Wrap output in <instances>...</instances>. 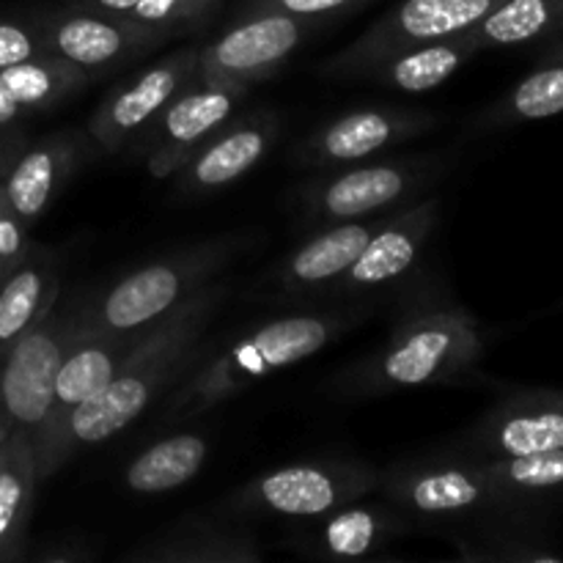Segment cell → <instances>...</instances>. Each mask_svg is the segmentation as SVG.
Returning a JSON list of instances; mask_svg holds the SVG:
<instances>
[{"label":"cell","instance_id":"d590c367","mask_svg":"<svg viewBox=\"0 0 563 563\" xmlns=\"http://www.w3.org/2000/svg\"><path fill=\"white\" fill-rule=\"evenodd\" d=\"M361 3H366V0H247L245 14L247 11H278V14L317 22L322 20V16L357 9Z\"/></svg>","mask_w":563,"mask_h":563},{"label":"cell","instance_id":"6da1fadb","mask_svg":"<svg viewBox=\"0 0 563 563\" xmlns=\"http://www.w3.org/2000/svg\"><path fill=\"white\" fill-rule=\"evenodd\" d=\"M225 297H229V284L212 280L137 339L108 388L75 407L47 440L38 454L42 482L60 471L82 449H91L124 432L163 390L185 377L214 311Z\"/></svg>","mask_w":563,"mask_h":563},{"label":"cell","instance_id":"8992f818","mask_svg":"<svg viewBox=\"0 0 563 563\" xmlns=\"http://www.w3.org/2000/svg\"><path fill=\"white\" fill-rule=\"evenodd\" d=\"M379 473L361 460H311L275 467L225 500L242 517L313 520L377 489Z\"/></svg>","mask_w":563,"mask_h":563},{"label":"cell","instance_id":"30bf717a","mask_svg":"<svg viewBox=\"0 0 563 563\" xmlns=\"http://www.w3.org/2000/svg\"><path fill=\"white\" fill-rule=\"evenodd\" d=\"M311 27L313 22L300 16L278 14V11H247L220 36L198 47L196 77L251 91V86L273 77L295 55Z\"/></svg>","mask_w":563,"mask_h":563},{"label":"cell","instance_id":"74e56055","mask_svg":"<svg viewBox=\"0 0 563 563\" xmlns=\"http://www.w3.org/2000/svg\"><path fill=\"white\" fill-rule=\"evenodd\" d=\"M11 432H14V429L9 427V421H5V416H3V412H0V460H3V451H5V445H9Z\"/></svg>","mask_w":563,"mask_h":563},{"label":"cell","instance_id":"277c9868","mask_svg":"<svg viewBox=\"0 0 563 563\" xmlns=\"http://www.w3.org/2000/svg\"><path fill=\"white\" fill-rule=\"evenodd\" d=\"M245 236H220L154 258L115 280L99 300L82 306L91 328L115 335H141L174 313L181 302L212 284L245 247Z\"/></svg>","mask_w":563,"mask_h":563},{"label":"cell","instance_id":"d6986e66","mask_svg":"<svg viewBox=\"0 0 563 563\" xmlns=\"http://www.w3.org/2000/svg\"><path fill=\"white\" fill-rule=\"evenodd\" d=\"M280 121L269 110L231 115L176 174V187L185 196H207L234 185L251 174L278 137Z\"/></svg>","mask_w":563,"mask_h":563},{"label":"cell","instance_id":"d4e9b609","mask_svg":"<svg viewBox=\"0 0 563 563\" xmlns=\"http://www.w3.org/2000/svg\"><path fill=\"white\" fill-rule=\"evenodd\" d=\"M38 476L36 451L31 440L11 432L0 460V561L25 559L27 522H31Z\"/></svg>","mask_w":563,"mask_h":563},{"label":"cell","instance_id":"603a6c76","mask_svg":"<svg viewBox=\"0 0 563 563\" xmlns=\"http://www.w3.org/2000/svg\"><path fill=\"white\" fill-rule=\"evenodd\" d=\"M482 53L471 31L456 36L434 38V42L416 44V47L399 49L388 58L368 66L357 80L377 82V86L396 88L405 93H423L443 86L456 75L471 58Z\"/></svg>","mask_w":563,"mask_h":563},{"label":"cell","instance_id":"f1b7e54d","mask_svg":"<svg viewBox=\"0 0 563 563\" xmlns=\"http://www.w3.org/2000/svg\"><path fill=\"white\" fill-rule=\"evenodd\" d=\"M91 77L77 66L55 58L53 53L38 58L22 60V64L0 69V86L27 110V113H47L60 108L80 91Z\"/></svg>","mask_w":563,"mask_h":563},{"label":"cell","instance_id":"5b68a950","mask_svg":"<svg viewBox=\"0 0 563 563\" xmlns=\"http://www.w3.org/2000/svg\"><path fill=\"white\" fill-rule=\"evenodd\" d=\"M82 306L58 308L55 302L0 361V412L14 432L42 445L55 401L60 361L80 328Z\"/></svg>","mask_w":563,"mask_h":563},{"label":"cell","instance_id":"8d00e7d4","mask_svg":"<svg viewBox=\"0 0 563 563\" xmlns=\"http://www.w3.org/2000/svg\"><path fill=\"white\" fill-rule=\"evenodd\" d=\"M33 559L47 561V563H69V561H93L97 555H93L82 542H64V548L55 544V550H42V553H36Z\"/></svg>","mask_w":563,"mask_h":563},{"label":"cell","instance_id":"f35d334b","mask_svg":"<svg viewBox=\"0 0 563 563\" xmlns=\"http://www.w3.org/2000/svg\"><path fill=\"white\" fill-rule=\"evenodd\" d=\"M553 311H563V302H559V306H555V308H553Z\"/></svg>","mask_w":563,"mask_h":563},{"label":"cell","instance_id":"8fae6325","mask_svg":"<svg viewBox=\"0 0 563 563\" xmlns=\"http://www.w3.org/2000/svg\"><path fill=\"white\" fill-rule=\"evenodd\" d=\"M247 88L229 82L192 80L170 99L163 113L152 121L137 152L146 159V168L154 179H170L179 174L181 165L236 113Z\"/></svg>","mask_w":563,"mask_h":563},{"label":"cell","instance_id":"2e32d148","mask_svg":"<svg viewBox=\"0 0 563 563\" xmlns=\"http://www.w3.org/2000/svg\"><path fill=\"white\" fill-rule=\"evenodd\" d=\"M438 220L440 201L434 196L407 203L405 209L390 214L388 223L368 240L350 269L324 286L322 295H366L405 278L421 258L423 245L432 236Z\"/></svg>","mask_w":563,"mask_h":563},{"label":"cell","instance_id":"4316f807","mask_svg":"<svg viewBox=\"0 0 563 563\" xmlns=\"http://www.w3.org/2000/svg\"><path fill=\"white\" fill-rule=\"evenodd\" d=\"M484 473L517 517L563 498V451L482 460Z\"/></svg>","mask_w":563,"mask_h":563},{"label":"cell","instance_id":"9c48e42d","mask_svg":"<svg viewBox=\"0 0 563 563\" xmlns=\"http://www.w3.org/2000/svg\"><path fill=\"white\" fill-rule=\"evenodd\" d=\"M506 0H401L322 66V75L357 80L368 66L399 49L456 36L500 9Z\"/></svg>","mask_w":563,"mask_h":563},{"label":"cell","instance_id":"4fadbf2b","mask_svg":"<svg viewBox=\"0 0 563 563\" xmlns=\"http://www.w3.org/2000/svg\"><path fill=\"white\" fill-rule=\"evenodd\" d=\"M563 451V390L517 388L500 396L467 432L476 460Z\"/></svg>","mask_w":563,"mask_h":563},{"label":"cell","instance_id":"83f0119b","mask_svg":"<svg viewBox=\"0 0 563 563\" xmlns=\"http://www.w3.org/2000/svg\"><path fill=\"white\" fill-rule=\"evenodd\" d=\"M209 456V440L196 432L170 434L143 449L126 465L124 484L137 495H159L192 482Z\"/></svg>","mask_w":563,"mask_h":563},{"label":"cell","instance_id":"836d02e7","mask_svg":"<svg viewBox=\"0 0 563 563\" xmlns=\"http://www.w3.org/2000/svg\"><path fill=\"white\" fill-rule=\"evenodd\" d=\"M27 119L31 113L0 86V176L27 143Z\"/></svg>","mask_w":563,"mask_h":563},{"label":"cell","instance_id":"7c38bea8","mask_svg":"<svg viewBox=\"0 0 563 563\" xmlns=\"http://www.w3.org/2000/svg\"><path fill=\"white\" fill-rule=\"evenodd\" d=\"M196 64L198 47H181L143 69L130 82L113 88L88 119L86 135L91 137L93 146L102 148L104 154L135 148L165 104L187 82L196 80Z\"/></svg>","mask_w":563,"mask_h":563},{"label":"cell","instance_id":"e0dca14e","mask_svg":"<svg viewBox=\"0 0 563 563\" xmlns=\"http://www.w3.org/2000/svg\"><path fill=\"white\" fill-rule=\"evenodd\" d=\"M410 531V517L390 504H368L366 498L339 506L311 526L291 533L295 553L317 561H361L374 559L379 550L390 548L401 533Z\"/></svg>","mask_w":563,"mask_h":563},{"label":"cell","instance_id":"ba28073f","mask_svg":"<svg viewBox=\"0 0 563 563\" xmlns=\"http://www.w3.org/2000/svg\"><path fill=\"white\" fill-rule=\"evenodd\" d=\"M385 504L407 517L427 520H476V517H517L484 473L482 460L462 454L443 462H410L379 476Z\"/></svg>","mask_w":563,"mask_h":563},{"label":"cell","instance_id":"ffe728a7","mask_svg":"<svg viewBox=\"0 0 563 563\" xmlns=\"http://www.w3.org/2000/svg\"><path fill=\"white\" fill-rule=\"evenodd\" d=\"M399 212V209H396ZM394 212L372 214L361 220H341L328 223L295 247L284 262L275 267L273 286L284 297H319L324 286L333 284L350 264L361 256L374 234L388 223Z\"/></svg>","mask_w":563,"mask_h":563},{"label":"cell","instance_id":"4dcf8cb0","mask_svg":"<svg viewBox=\"0 0 563 563\" xmlns=\"http://www.w3.org/2000/svg\"><path fill=\"white\" fill-rule=\"evenodd\" d=\"M220 0H77V5L137 22L159 36H179L203 25Z\"/></svg>","mask_w":563,"mask_h":563},{"label":"cell","instance_id":"d6a6232c","mask_svg":"<svg viewBox=\"0 0 563 563\" xmlns=\"http://www.w3.org/2000/svg\"><path fill=\"white\" fill-rule=\"evenodd\" d=\"M47 53L49 49L44 44L36 20H9V16H0V69H9V66Z\"/></svg>","mask_w":563,"mask_h":563},{"label":"cell","instance_id":"5bb4252c","mask_svg":"<svg viewBox=\"0 0 563 563\" xmlns=\"http://www.w3.org/2000/svg\"><path fill=\"white\" fill-rule=\"evenodd\" d=\"M434 119L423 110L361 108L328 121L297 146V163L313 170L363 163L390 146L432 130Z\"/></svg>","mask_w":563,"mask_h":563},{"label":"cell","instance_id":"ac0fdd59","mask_svg":"<svg viewBox=\"0 0 563 563\" xmlns=\"http://www.w3.org/2000/svg\"><path fill=\"white\" fill-rule=\"evenodd\" d=\"M91 141V137H88ZM88 141L77 130L49 132L27 141L0 176V192L11 212L31 229L47 214L66 181L88 157Z\"/></svg>","mask_w":563,"mask_h":563},{"label":"cell","instance_id":"52a82bcc","mask_svg":"<svg viewBox=\"0 0 563 563\" xmlns=\"http://www.w3.org/2000/svg\"><path fill=\"white\" fill-rule=\"evenodd\" d=\"M443 170L445 163L440 157L363 159L344 168L319 170L317 179L302 187V212L317 225L396 212L412 203Z\"/></svg>","mask_w":563,"mask_h":563},{"label":"cell","instance_id":"44dd1931","mask_svg":"<svg viewBox=\"0 0 563 563\" xmlns=\"http://www.w3.org/2000/svg\"><path fill=\"white\" fill-rule=\"evenodd\" d=\"M141 335L104 333V330L91 328L86 317L80 319V328H77L75 339H71L69 350H66L64 361H60L58 379H55L53 416H49V427L36 451V462L47 440L55 434V429L64 423V418L75 407H80L82 401H88L99 390L108 388L110 379L119 374L121 363H124V357L130 355V350L137 344Z\"/></svg>","mask_w":563,"mask_h":563},{"label":"cell","instance_id":"9a60e30c","mask_svg":"<svg viewBox=\"0 0 563 563\" xmlns=\"http://www.w3.org/2000/svg\"><path fill=\"white\" fill-rule=\"evenodd\" d=\"M36 22L49 53L86 71L88 77H97L99 71L113 69L130 60L132 55L165 42V36L137 22L86 9V5L60 9L55 14L38 16Z\"/></svg>","mask_w":563,"mask_h":563},{"label":"cell","instance_id":"e575fe53","mask_svg":"<svg viewBox=\"0 0 563 563\" xmlns=\"http://www.w3.org/2000/svg\"><path fill=\"white\" fill-rule=\"evenodd\" d=\"M27 225L16 218L14 212L5 203L3 192H0V280L16 269V264H22L27 258V253L33 251V242L27 236Z\"/></svg>","mask_w":563,"mask_h":563},{"label":"cell","instance_id":"f546056e","mask_svg":"<svg viewBox=\"0 0 563 563\" xmlns=\"http://www.w3.org/2000/svg\"><path fill=\"white\" fill-rule=\"evenodd\" d=\"M563 33V0H506L471 27L478 49L550 42Z\"/></svg>","mask_w":563,"mask_h":563},{"label":"cell","instance_id":"ab89813d","mask_svg":"<svg viewBox=\"0 0 563 563\" xmlns=\"http://www.w3.org/2000/svg\"><path fill=\"white\" fill-rule=\"evenodd\" d=\"M555 38H561V42H563V33H561V36H555Z\"/></svg>","mask_w":563,"mask_h":563},{"label":"cell","instance_id":"cb8c5ba5","mask_svg":"<svg viewBox=\"0 0 563 563\" xmlns=\"http://www.w3.org/2000/svg\"><path fill=\"white\" fill-rule=\"evenodd\" d=\"M60 278L53 253L33 247L0 280V361L58 302Z\"/></svg>","mask_w":563,"mask_h":563},{"label":"cell","instance_id":"7402d4cb","mask_svg":"<svg viewBox=\"0 0 563 563\" xmlns=\"http://www.w3.org/2000/svg\"><path fill=\"white\" fill-rule=\"evenodd\" d=\"M267 559L251 531L220 520H181L121 555L126 563H258Z\"/></svg>","mask_w":563,"mask_h":563},{"label":"cell","instance_id":"484cf974","mask_svg":"<svg viewBox=\"0 0 563 563\" xmlns=\"http://www.w3.org/2000/svg\"><path fill=\"white\" fill-rule=\"evenodd\" d=\"M544 44L542 60L484 113L482 130H509L563 113V42L550 38Z\"/></svg>","mask_w":563,"mask_h":563},{"label":"cell","instance_id":"3957f363","mask_svg":"<svg viewBox=\"0 0 563 563\" xmlns=\"http://www.w3.org/2000/svg\"><path fill=\"white\" fill-rule=\"evenodd\" d=\"M487 339L465 308L434 306L396 324L388 344L346 377L350 394L379 396L396 390L462 383L482 363Z\"/></svg>","mask_w":563,"mask_h":563},{"label":"cell","instance_id":"1f68e13d","mask_svg":"<svg viewBox=\"0 0 563 563\" xmlns=\"http://www.w3.org/2000/svg\"><path fill=\"white\" fill-rule=\"evenodd\" d=\"M454 544L456 550H460L462 561H563L561 550H555L553 544L544 542L542 537H533V533L528 531H517V528H493V531H484L473 539L456 537Z\"/></svg>","mask_w":563,"mask_h":563},{"label":"cell","instance_id":"7a4b0ae2","mask_svg":"<svg viewBox=\"0 0 563 563\" xmlns=\"http://www.w3.org/2000/svg\"><path fill=\"white\" fill-rule=\"evenodd\" d=\"M355 319L352 313H295L258 324L196 372L187 368L185 379H179L174 394L165 399L159 421L185 423L214 410L258 379L317 355L352 328Z\"/></svg>","mask_w":563,"mask_h":563}]
</instances>
